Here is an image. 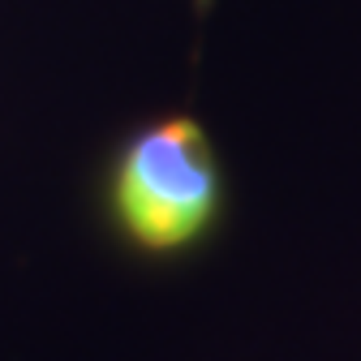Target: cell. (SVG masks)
Wrapping results in <instances>:
<instances>
[{"mask_svg": "<svg viewBox=\"0 0 361 361\" xmlns=\"http://www.w3.org/2000/svg\"><path fill=\"white\" fill-rule=\"evenodd\" d=\"M104 219L142 262L198 254L228 219V172L190 112L133 125L104 168Z\"/></svg>", "mask_w": 361, "mask_h": 361, "instance_id": "1", "label": "cell"}]
</instances>
